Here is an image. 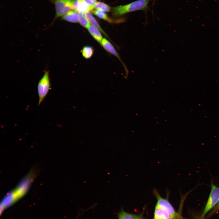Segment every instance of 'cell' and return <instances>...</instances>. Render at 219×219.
<instances>
[{
  "label": "cell",
  "instance_id": "6da1fadb",
  "mask_svg": "<svg viewBox=\"0 0 219 219\" xmlns=\"http://www.w3.org/2000/svg\"><path fill=\"white\" fill-rule=\"evenodd\" d=\"M33 176L29 174L14 189L3 199L2 205L3 209L16 201L23 196L27 191L33 180Z\"/></svg>",
  "mask_w": 219,
  "mask_h": 219
},
{
  "label": "cell",
  "instance_id": "7a4b0ae2",
  "mask_svg": "<svg viewBox=\"0 0 219 219\" xmlns=\"http://www.w3.org/2000/svg\"><path fill=\"white\" fill-rule=\"evenodd\" d=\"M150 0H137L129 4L112 8L113 15L120 16L133 12L146 9Z\"/></svg>",
  "mask_w": 219,
  "mask_h": 219
},
{
  "label": "cell",
  "instance_id": "3957f363",
  "mask_svg": "<svg viewBox=\"0 0 219 219\" xmlns=\"http://www.w3.org/2000/svg\"><path fill=\"white\" fill-rule=\"evenodd\" d=\"M37 91L39 96L38 105H40L50 89V83L49 72L46 70L39 81L37 85Z\"/></svg>",
  "mask_w": 219,
  "mask_h": 219
},
{
  "label": "cell",
  "instance_id": "277c9868",
  "mask_svg": "<svg viewBox=\"0 0 219 219\" xmlns=\"http://www.w3.org/2000/svg\"><path fill=\"white\" fill-rule=\"evenodd\" d=\"M54 5L55 14L50 25L58 18L62 17L71 10V6L74 0H51Z\"/></svg>",
  "mask_w": 219,
  "mask_h": 219
},
{
  "label": "cell",
  "instance_id": "5b68a950",
  "mask_svg": "<svg viewBox=\"0 0 219 219\" xmlns=\"http://www.w3.org/2000/svg\"><path fill=\"white\" fill-rule=\"evenodd\" d=\"M211 189L208 198L203 212L200 217L204 218L207 214L216 204L219 200V187L212 182L211 184Z\"/></svg>",
  "mask_w": 219,
  "mask_h": 219
},
{
  "label": "cell",
  "instance_id": "8992f818",
  "mask_svg": "<svg viewBox=\"0 0 219 219\" xmlns=\"http://www.w3.org/2000/svg\"><path fill=\"white\" fill-rule=\"evenodd\" d=\"M153 193L157 200L156 206L164 209L167 211L171 216L173 219H174L178 215L179 213L176 211L167 198H164L161 196L156 189H154Z\"/></svg>",
  "mask_w": 219,
  "mask_h": 219
},
{
  "label": "cell",
  "instance_id": "52a82bcc",
  "mask_svg": "<svg viewBox=\"0 0 219 219\" xmlns=\"http://www.w3.org/2000/svg\"><path fill=\"white\" fill-rule=\"evenodd\" d=\"M100 44L108 52L116 57L120 60L123 66L126 71L127 76L128 73V71L124 64L121 61V58L111 43L107 39L103 38Z\"/></svg>",
  "mask_w": 219,
  "mask_h": 219
},
{
  "label": "cell",
  "instance_id": "ba28073f",
  "mask_svg": "<svg viewBox=\"0 0 219 219\" xmlns=\"http://www.w3.org/2000/svg\"><path fill=\"white\" fill-rule=\"evenodd\" d=\"M80 16V13L78 11L71 9L61 17V19L68 22L77 23L79 22Z\"/></svg>",
  "mask_w": 219,
  "mask_h": 219
},
{
  "label": "cell",
  "instance_id": "9c48e42d",
  "mask_svg": "<svg viewBox=\"0 0 219 219\" xmlns=\"http://www.w3.org/2000/svg\"><path fill=\"white\" fill-rule=\"evenodd\" d=\"M153 219H173L169 213L164 209L155 206Z\"/></svg>",
  "mask_w": 219,
  "mask_h": 219
},
{
  "label": "cell",
  "instance_id": "30bf717a",
  "mask_svg": "<svg viewBox=\"0 0 219 219\" xmlns=\"http://www.w3.org/2000/svg\"><path fill=\"white\" fill-rule=\"evenodd\" d=\"M89 32L92 37L98 42L100 43L103 39L101 31L92 25H90L87 28Z\"/></svg>",
  "mask_w": 219,
  "mask_h": 219
},
{
  "label": "cell",
  "instance_id": "8fae6325",
  "mask_svg": "<svg viewBox=\"0 0 219 219\" xmlns=\"http://www.w3.org/2000/svg\"><path fill=\"white\" fill-rule=\"evenodd\" d=\"M92 13L98 18L104 20L107 22L112 23L116 22L109 17L107 14L102 10L99 9H95L91 11Z\"/></svg>",
  "mask_w": 219,
  "mask_h": 219
},
{
  "label": "cell",
  "instance_id": "7c38bea8",
  "mask_svg": "<svg viewBox=\"0 0 219 219\" xmlns=\"http://www.w3.org/2000/svg\"><path fill=\"white\" fill-rule=\"evenodd\" d=\"M85 14L86 17L89 21L90 24L98 29L103 34L107 36L105 32L99 25L98 22L91 13L89 12H88L85 13Z\"/></svg>",
  "mask_w": 219,
  "mask_h": 219
},
{
  "label": "cell",
  "instance_id": "4fadbf2b",
  "mask_svg": "<svg viewBox=\"0 0 219 219\" xmlns=\"http://www.w3.org/2000/svg\"><path fill=\"white\" fill-rule=\"evenodd\" d=\"M118 219H144L141 214H130L122 210L118 214Z\"/></svg>",
  "mask_w": 219,
  "mask_h": 219
},
{
  "label": "cell",
  "instance_id": "5bb4252c",
  "mask_svg": "<svg viewBox=\"0 0 219 219\" xmlns=\"http://www.w3.org/2000/svg\"><path fill=\"white\" fill-rule=\"evenodd\" d=\"M78 3L77 11L80 13H85L92 11L94 9V6H89L84 0H78Z\"/></svg>",
  "mask_w": 219,
  "mask_h": 219
},
{
  "label": "cell",
  "instance_id": "9a60e30c",
  "mask_svg": "<svg viewBox=\"0 0 219 219\" xmlns=\"http://www.w3.org/2000/svg\"><path fill=\"white\" fill-rule=\"evenodd\" d=\"M92 47L90 46H84L82 51V56L85 59H89L92 56L93 54Z\"/></svg>",
  "mask_w": 219,
  "mask_h": 219
},
{
  "label": "cell",
  "instance_id": "2e32d148",
  "mask_svg": "<svg viewBox=\"0 0 219 219\" xmlns=\"http://www.w3.org/2000/svg\"><path fill=\"white\" fill-rule=\"evenodd\" d=\"M94 9H99L104 12H109L111 10L110 7L102 2H98L94 6Z\"/></svg>",
  "mask_w": 219,
  "mask_h": 219
},
{
  "label": "cell",
  "instance_id": "e0dca14e",
  "mask_svg": "<svg viewBox=\"0 0 219 219\" xmlns=\"http://www.w3.org/2000/svg\"><path fill=\"white\" fill-rule=\"evenodd\" d=\"M81 16L79 22L84 28H88L90 25V23L86 17L85 13H80Z\"/></svg>",
  "mask_w": 219,
  "mask_h": 219
},
{
  "label": "cell",
  "instance_id": "ac0fdd59",
  "mask_svg": "<svg viewBox=\"0 0 219 219\" xmlns=\"http://www.w3.org/2000/svg\"><path fill=\"white\" fill-rule=\"evenodd\" d=\"M85 2L89 5L92 6H94L97 3V0H84Z\"/></svg>",
  "mask_w": 219,
  "mask_h": 219
},
{
  "label": "cell",
  "instance_id": "d6986e66",
  "mask_svg": "<svg viewBox=\"0 0 219 219\" xmlns=\"http://www.w3.org/2000/svg\"><path fill=\"white\" fill-rule=\"evenodd\" d=\"M212 209V210L210 213V215H211L212 214H213L216 212L219 211V200Z\"/></svg>",
  "mask_w": 219,
  "mask_h": 219
},
{
  "label": "cell",
  "instance_id": "ffe728a7",
  "mask_svg": "<svg viewBox=\"0 0 219 219\" xmlns=\"http://www.w3.org/2000/svg\"><path fill=\"white\" fill-rule=\"evenodd\" d=\"M174 219H182V218L180 214L179 213L178 215Z\"/></svg>",
  "mask_w": 219,
  "mask_h": 219
},
{
  "label": "cell",
  "instance_id": "44dd1931",
  "mask_svg": "<svg viewBox=\"0 0 219 219\" xmlns=\"http://www.w3.org/2000/svg\"><path fill=\"white\" fill-rule=\"evenodd\" d=\"M204 219V218H201V217H200L198 219Z\"/></svg>",
  "mask_w": 219,
  "mask_h": 219
}]
</instances>
